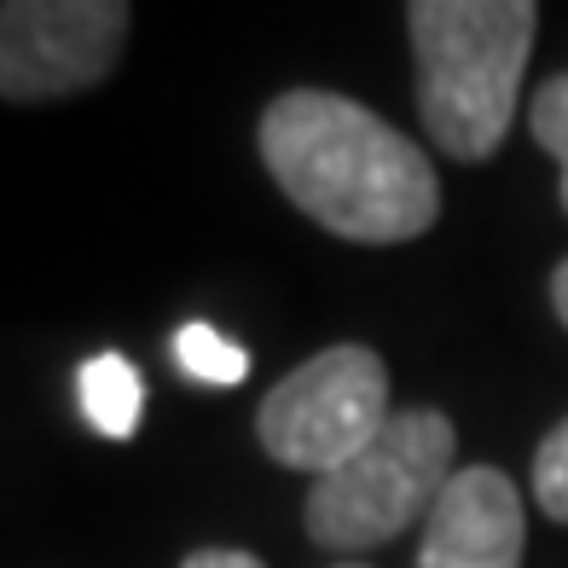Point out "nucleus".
Here are the masks:
<instances>
[{
  "instance_id": "nucleus-5",
  "label": "nucleus",
  "mask_w": 568,
  "mask_h": 568,
  "mask_svg": "<svg viewBox=\"0 0 568 568\" xmlns=\"http://www.w3.org/2000/svg\"><path fill=\"white\" fill-rule=\"evenodd\" d=\"M134 12L122 0H7L0 7V99L41 105L99 88L122 59Z\"/></svg>"
},
{
  "instance_id": "nucleus-2",
  "label": "nucleus",
  "mask_w": 568,
  "mask_h": 568,
  "mask_svg": "<svg viewBox=\"0 0 568 568\" xmlns=\"http://www.w3.org/2000/svg\"><path fill=\"white\" fill-rule=\"evenodd\" d=\"M534 0H412L418 116L453 163H487L505 145L534 53Z\"/></svg>"
},
{
  "instance_id": "nucleus-4",
  "label": "nucleus",
  "mask_w": 568,
  "mask_h": 568,
  "mask_svg": "<svg viewBox=\"0 0 568 568\" xmlns=\"http://www.w3.org/2000/svg\"><path fill=\"white\" fill-rule=\"evenodd\" d=\"M389 366L366 343H337L302 359L291 377H278L262 395L255 412V435L273 464L307 476H331L372 447L389 429Z\"/></svg>"
},
{
  "instance_id": "nucleus-9",
  "label": "nucleus",
  "mask_w": 568,
  "mask_h": 568,
  "mask_svg": "<svg viewBox=\"0 0 568 568\" xmlns=\"http://www.w3.org/2000/svg\"><path fill=\"white\" fill-rule=\"evenodd\" d=\"M528 134L539 140V151H551V163H557V197H562V215H568V70L551 75L546 88L534 93V105H528Z\"/></svg>"
},
{
  "instance_id": "nucleus-13",
  "label": "nucleus",
  "mask_w": 568,
  "mask_h": 568,
  "mask_svg": "<svg viewBox=\"0 0 568 568\" xmlns=\"http://www.w3.org/2000/svg\"><path fill=\"white\" fill-rule=\"evenodd\" d=\"M343 568H359V562H343Z\"/></svg>"
},
{
  "instance_id": "nucleus-3",
  "label": "nucleus",
  "mask_w": 568,
  "mask_h": 568,
  "mask_svg": "<svg viewBox=\"0 0 568 568\" xmlns=\"http://www.w3.org/2000/svg\"><path fill=\"white\" fill-rule=\"evenodd\" d=\"M453 453H458V429L447 412L435 406L395 412L372 447H359L343 470L307 487V510H302L307 539L325 551L389 546L435 510L442 487L458 476Z\"/></svg>"
},
{
  "instance_id": "nucleus-8",
  "label": "nucleus",
  "mask_w": 568,
  "mask_h": 568,
  "mask_svg": "<svg viewBox=\"0 0 568 568\" xmlns=\"http://www.w3.org/2000/svg\"><path fill=\"white\" fill-rule=\"evenodd\" d=\"M169 348H174V366L192 383H203V389H239V383L250 377V348L232 343L226 331L203 325V320L180 325Z\"/></svg>"
},
{
  "instance_id": "nucleus-6",
  "label": "nucleus",
  "mask_w": 568,
  "mask_h": 568,
  "mask_svg": "<svg viewBox=\"0 0 568 568\" xmlns=\"http://www.w3.org/2000/svg\"><path fill=\"white\" fill-rule=\"evenodd\" d=\"M523 487L494 464H470L442 487L435 510L424 516L418 568H523Z\"/></svg>"
},
{
  "instance_id": "nucleus-11",
  "label": "nucleus",
  "mask_w": 568,
  "mask_h": 568,
  "mask_svg": "<svg viewBox=\"0 0 568 568\" xmlns=\"http://www.w3.org/2000/svg\"><path fill=\"white\" fill-rule=\"evenodd\" d=\"M180 568H267L255 551H239V546H203V551H192Z\"/></svg>"
},
{
  "instance_id": "nucleus-10",
  "label": "nucleus",
  "mask_w": 568,
  "mask_h": 568,
  "mask_svg": "<svg viewBox=\"0 0 568 568\" xmlns=\"http://www.w3.org/2000/svg\"><path fill=\"white\" fill-rule=\"evenodd\" d=\"M534 505L568 528V418L534 453Z\"/></svg>"
},
{
  "instance_id": "nucleus-7",
  "label": "nucleus",
  "mask_w": 568,
  "mask_h": 568,
  "mask_svg": "<svg viewBox=\"0 0 568 568\" xmlns=\"http://www.w3.org/2000/svg\"><path fill=\"white\" fill-rule=\"evenodd\" d=\"M75 406L82 418L105 435V442H128L140 429V412H145V377L134 372V359L105 348L75 366Z\"/></svg>"
},
{
  "instance_id": "nucleus-1",
  "label": "nucleus",
  "mask_w": 568,
  "mask_h": 568,
  "mask_svg": "<svg viewBox=\"0 0 568 568\" xmlns=\"http://www.w3.org/2000/svg\"><path fill=\"white\" fill-rule=\"evenodd\" d=\"M273 186L348 244H406L442 221L435 163L359 99L291 88L255 128Z\"/></svg>"
},
{
  "instance_id": "nucleus-12",
  "label": "nucleus",
  "mask_w": 568,
  "mask_h": 568,
  "mask_svg": "<svg viewBox=\"0 0 568 568\" xmlns=\"http://www.w3.org/2000/svg\"><path fill=\"white\" fill-rule=\"evenodd\" d=\"M551 307H557V320L568 325V255H562L557 273H551Z\"/></svg>"
}]
</instances>
